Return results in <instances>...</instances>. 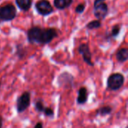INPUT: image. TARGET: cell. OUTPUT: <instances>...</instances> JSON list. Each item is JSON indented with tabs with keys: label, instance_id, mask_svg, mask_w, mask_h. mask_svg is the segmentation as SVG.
Instances as JSON below:
<instances>
[{
	"label": "cell",
	"instance_id": "ac0fdd59",
	"mask_svg": "<svg viewBox=\"0 0 128 128\" xmlns=\"http://www.w3.org/2000/svg\"><path fill=\"white\" fill-rule=\"evenodd\" d=\"M43 112H44V113L45 114V116H51V117H52V116H53V115H54L53 110H52L51 108H50V107H45Z\"/></svg>",
	"mask_w": 128,
	"mask_h": 128
},
{
	"label": "cell",
	"instance_id": "7402d4cb",
	"mask_svg": "<svg viewBox=\"0 0 128 128\" xmlns=\"http://www.w3.org/2000/svg\"><path fill=\"white\" fill-rule=\"evenodd\" d=\"M2 118L0 116V128H2Z\"/></svg>",
	"mask_w": 128,
	"mask_h": 128
},
{
	"label": "cell",
	"instance_id": "4fadbf2b",
	"mask_svg": "<svg viewBox=\"0 0 128 128\" xmlns=\"http://www.w3.org/2000/svg\"><path fill=\"white\" fill-rule=\"evenodd\" d=\"M111 112H112V108L110 106H103V107L100 108L99 110H98V111H97L98 115L101 116H107V115L110 114Z\"/></svg>",
	"mask_w": 128,
	"mask_h": 128
},
{
	"label": "cell",
	"instance_id": "6da1fadb",
	"mask_svg": "<svg viewBox=\"0 0 128 128\" xmlns=\"http://www.w3.org/2000/svg\"><path fill=\"white\" fill-rule=\"evenodd\" d=\"M57 36L56 30L52 28H44L34 26L27 32V38L30 44H47Z\"/></svg>",
	"mask_w": 128,
	"mask_h": 128
},
{
	"label": "cell",
	"instance_id": "8992f818",
	"mask_svg": "<svg viewBox=\"0 0 128 128\" xmlns=\"http://www.w3.org/2000/svg\"><path fill=\"white\" fill-rule=\"evenodd\" d=\"M78 50H79L80 54H81L82 56V58H83L84 62L90 66H94V63L92 62V55L90 51L88 44H80L78 48Z\"/></svg>",
	"mask_w": 128,
	"mask_h": 128
},
{
	"label": "cell",
	"instance_id": "8fae6325",
	"mask_svg": "<svg viewBox=\"0 0 128 128\" xmlns=\"http://www.w3.org/2000/svg\"><path fill=\"white\" fill-rule=\"evenodd\" d=\"M32 0H16V4L20 9L26 11L28 10L32 6Z\"/></svg>",
	"mask_w": 128,
	"mask_h": 128
},
{
	"label": "cell",
	"instance_id": "7a4b0ae2",
	"mask_svg": "<svg viewBox=\"0 0 128 128\" xmlns=\"http://www.w3.org/2000/svg\"><path fill=\"white\" fill-rule=\"evenodd\" d=\"M124 82V77L123 74L120 73L112 74L108 77L107 87L112 91H117L120 89Z\"/></svg>",
	"mask_w": 128,
	"mask_h": 128
},
{
	"label": "cell",
	"instance_id": "cb8c5ba5",
	"mask_svg": "<svg viewBox=\"0 0 128 128\" xmlns=\"http://www.w3.org/2000/svg\"><path fill=\"white\" fill-rule=\"evenodd\" d=\"M0 21H1V20H0Z\"/></svg>",
	"mask_w": 128,
	"mask_h": 128
},
{
	"label": "cell",
	"instance_id": "30bf717a",
	"mask_svg": "<svg viewBox=\"0 0 128 128\" xmlns=\"http://www.w3.org/2000/svg\"><path fill=\"white\" fill-rule=\"evenodd\" d=\"M116 59L119 62H124L128 59V50L127 48L120 49L116 52Z\"/></svg>",
	"mask_w": 128,
	"mask_h": 128
},
{
	"label": "cell",
	"instance_id": "e0dca14e",
	"mask_svg": "<svg viewBox=\"0 0 128 128\" xmlns=\"http://www.w3.org/2000/svg\"><path fill=\"white\" fill-rule=\"evenodd\" d=\"M85 8H86V5L84 4H79L76 7V12L78 13V14H82L83 13V11L85 10Z\"/></svg>",
	"mask_w": 128,
	"mask_h": 128
},
{
	"label": "cell",
	"instance_id": "9a60e30c",
	"mask_svg": "<svg viewBox=\"0 0 128 128\" xmlns=\"http://www.w3.org/2000/svg\"><path fill=\"white\" fill-rule=\"evenodd\" d=\"M121 31V26L119 25H115L112 28L111 30V36L112 37H116L118 35L119 32Z\"/></svg>",
	"mask_w": 128,
	"mask_h": 128
},
{
	"label": "cell",
	"instance_id": "5b68a950",
	"mask_svg": "<svg viewBox=\"0 0 128 128\" xmlns=\"http://www.w3.org/2000/svg\"><path fill=\"white\" fill-rule=\"evenodd\" d=\"M37 11L43 16L50 14L53 11V8L48 0H40L35 4Z\"/></svg>",
	"mask_w": 128,
	"mask_h": 128
},
{
	"label": "cell",
	"instance_id": "603a6c76",
	"mask_svg": "<svg viewBox=\"0 0 128 128\" xmlns=\"http://www.w3.org/2000/svg\"><path fill=\"white\" fill-rule=\"evenodd\" d=\"M0 86H1V82H0Z\"/></svg>",
	"mask_w": 128,
	"mask_h": 128
},
{
	"label": "cell",
	"instance_id": "277c9868",
	"mask_svg": "<svg viewBox=\"0 0 128 128\" xmlns=\"http://www.w3.org/2000/svg\"><path fill=\"white\" fill-rule=\"evenodd\" d=\"M31 94L28 92H25L16 100V110L19 113L23 112L30 106Z\"/></svg>",
	"mask_w": 128,
	"mask_h": 128
},
{
	"label": "cell",
	"instance_id": "ffe728a7",
	"mask_svg": "<svg viewBox=\"0 0 128 128\" xmlns=\"http://www.w3.org/2000/svg\"><path fill=\"white\" fill-rule=\"evenodd\" d=\"M43 128V124L40 122H38L35 125H34V128Z\"/></svg>",
	"mask_w": 128,
	"mask_h": 128
},
{
	"label": "cell",
	"instance_id": "52a82bcc",
	"mask_svg": "<svg viewBox=\"0 0 128 128\" xmlns=\"http://www.w3.org/2000/svg\"><path fill=\"white\" fill-rule=\"evenodd\" d=\"M94 7V14L95 17L99 20H102L105 19L106 16H107L108 11H109L108 5L104 2H101Z\"/></svg>",
	"mask_w": 128,
	"mask_h": 128
},
{
	"label": "cell",
	"instance_id": "7c38bea8",
	"mask_svg": "<svg viewBox=\"0 0 128 128\" xmlns=\"http://www.w3.org/2000/svg\"><path fill=\"white\" fill-rule=\"evenodd\" d=\"M73 2V0H54V5L58 10H63L68 8Z\"/></svg>",
	"mask_w": 128,
	"mask_h": 128
},
{
	"label": "cell",
	"instance_id": "3957f363",
	"mask_svg": "<svg viewBox=\"0 0 128 128\" xmlns=\"http://www.w3.org/2000/svg\"><path fill=\"white\" fill-rule=\"evenodd\" d=\"M16 9L12 4H7L0 8V20L10 21L16 17Z\"/></svg>",
	"mask_w": 128,
	"mask_h": 128
},
{
	"label": "cell",
	"instance_id": "5bb4252c",
	"mask_svg": "<svg viewBox=\"0 0 128 128\" xmlns=\"http://www.w3.org/2000/svg\"><path fill=\"white\" fill-rule=\"evenodd\" d=\"M100 26H101V22H100V20H99L91 21L86 25V28L88 29H95V28H100Z\"/></svg>",
	"mask_w": 128,
	"mask_h": 128
},
{
	"label": "cell",
	"instance_id": "44dd1931",
	"mask_svg": "<svg viewBox=\"0 0 128 128\" xmlns=\"http://www.w3.org/2000/svg\"><path fill=\"white\" fill-rule=\"evenodd\" d=\"M104 1H106V0H94V6H95V5H97L98 4H99V3H101V2H104Z\"/></svg>",
	"mask_w": 128,
	"mask_h": 128
},
{
	"label": "cell",
	"instance_id": "2e32d148",
	"mask_svg": "<svg viewBox=\"0 0 128 128\" xmlns=\"http://www.w3.org/2000/svg\"><path fill=\"white\" fill-rule=\"evenodd\" d=\"M34 107H35V110L38 112H44V110L45 108V106H44V104H43V103L41 101H37L35 103Z\"/></svg>",
	"mask_w": 128,
	"mask_h": 128
},
{
	"label": "cell",
	"instance_id": "ba28073f",
	"mask_svg": "<svg viewBox=\"0 0 128 128\" xmlns=\"http://www.w3.org/2000/svg\"><path fill=\"white\" fill-rule=\"evenodd\" d=\"M74 76L67 72L61 74V75L58 78V82L60 86H63L64 88H68L73 86Z\"/></svg>",
	"mask_w": 128,
	"mask_h": 128
},
{
	"label": "cell",
	"instance_id": "d6986e66",
	"mask_svg": "<svg viewBox=\"0 0 128 128\" xmlns=\"http://www.w3.org/2000/svg\"><path fill=\"white\" fill-rule=\"evenodd\" d=\"M20 46V48H17L16 54L19 56L20 58H22V57H23V56L25 55V51H24L23 49H22V46Z\"/></svg>",
	"mask_w": 128,
	"mask_h": 128
},
{
	"label": "cell",
	"instance_id": "9c48e42d",
	"mask_svg": "<svg viewBox=\"0 0 128 128\" xmlns=\"http://www.w3.org/2000/svg\"><path fill=\"white\" fill-rule=\"evenodd\" d=\"M87 100H88V91L85 87H82L80 88L78 92L77 104H84L87 102Z\"/></svg>",
	"mask_w": 128,
	"mask_h": 128
}]
</instances>
